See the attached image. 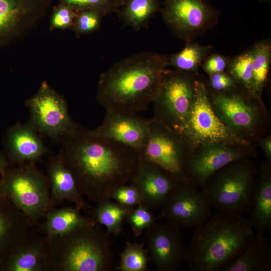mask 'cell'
<instances>
[{"mask_svg":"<svg viewBox=\"0 0 271 271\" xmlns=\"http://www.w3.org/2000/svg\"><path fill=\"white\" fill-rule=\"evenodd\" d=\"M8 229L9 225L8 222L5 217L0 211V247L6 239Z\"/></svg>","mask_w":271,"mask_h":271,"instance_id":"f35d334b","label":"cell"},{"mask_svg":"<svg viewBox=\"0 0 271 271\" xmlns=\"http://www.w3.org/2000/svg\"><path fill=\"white\" fill-rule=\"evenodd\" d=\"M252 160L244 158L232 162L206 181L201 189L212 207L232 214L250 212L257 174Z\"/></svg>","mask_w":271,"mask_h":271,"instance_id":"5b68a950","label":"cell"},{"mask_svg":"<svg viewBox=\"0 0 271 271\" xmlns=\"http://www.w3.org/2000/svg\"><path fill=\"white\" fill-rule=\"evenodd\" d=\"M144 240L157 270L175 271L186 260L187 247L177 226L156 222L144 231Z\"/></svg>","mask_w":271,"mask_h":271,"instance_id":"9a60e30c","label":"cell"},{"mask_svg":"<svg viewBox=\"0 0 271 271\" xmlns=\"http://www.w3.org/2000/svg\"><path fill=\"white\" fill-rule=\"evenodd\" d=\"M91 132L141 152L148 138V120L137 114L106 111L101 124Z\"/></svg>","mask_w":271,"mask_h":271,"instance_id":"2e32d148","label":"cell"},{"mask_svg":"<svg viewBox=\"0 0 271 271\" xmlns=\"http://www.w3.org/2000/svg\"><path fill=\"white\" fill-rule=\"evenodd\" d=\"M162 216L180 228H195L211 217L212 206L201 188L180 184L162 206Z\"/></svg>","mask_w":271,"mask_h":271,"instance_id":"5bb4252c","label":"cell"},{"mask_svg":"<svg viewBox=\"0 0 271 271\" xmlns=\"http://www.w3.org/2000/svg\"><path fill=\"white\" fill-rule=\"evenodd\" d=\"M44 0H0V46L14 35L24 20L43 9Z\"/></svg>","mask_w":271,"mask_h":271,"instance_id":"ffe728a7","label":"cell"},{"mask_svg":"<svg viewBox=\"0 0 271 271\" xmlns=\"http://www.w3.org/2000/svg\"><path fill=\"white\" fill-rule=\"evenodd\" d=\"M78 12L63 3L54 11L52 16V26L54 28H64L70 26L77 16Z\"/></svg>","mask_w":271,"mask_h":271,"instance_id":"e575fe53","label":"cell"},{"mask_svg":"<svg viewBox=\"0 0 271 271\" xmlns=\"http://www.w3.org/2000/svg\"><path fill=\"white\" fill-rule=\"evenodd\" d=\"M206 89L216 114L245 141L256 145L267 134L271 117L261 97L240 86L222 91Z\"/></svg>","mask_w":271,"mask_h":271,"instance_id":"277c9868","label":"cell"},{"mask_svg":"<svg viewBox=\"0 0 271 271\" xmlns=\"http://www.w3.org/2000/svg\"><path fill=\"white\" fill-rule=\"evenodd\" d=\"M168 58L146 51L115 63L100 77L98 103L106 111L128 114L147 110L157 93Z\"/></svg>","mask_w":271,"mask_h":271,"instance_id":"7a4b0ae2","label":"cell"},{"mask_svg":"<svg viewBox=\"0 0 271 271\" xmlns=\"http://www.w3.org/2000/svg\"><path fill=\"white\" fill-rule=\"evenodd\" d=\"M198 74L165 69L152 102L155 120L182 134L195 96Z\"/></svg>","mask_w":271,"mask_h":271,"instance_id":"ba28073f","label":"cell"},{"mask_svg":"<svg viewBox=\"0 0 271 271\" xmlns=\"http://www.w3.org/2000/svg\"><path fill=\"white\" fill-rule=\"evenodd\" d=\"M0 194L31 217L43 213L48 205L46 180L30 165L5 171L0 181Z\"/></svg>","mask_w":271,"mask_h":271,"instance_id":"7c38bea8","label":"cell"},{"mask_svg":"<svg viewBox=\"0 0 271 271\" xmlns=\"http://www.w3.org/2000/svg\"><path fill=\"white\" fill-rule=\"evenodd\" d=\"M259 1H260L261 2H270V0H259Z\"/></svg>","mask_w":271,"mask_h":271,"instance_id":"b9f144b4","label":"cell"},{"mask_svg":"<svg viewBox=\"0 0 271 271\" xmlns=\"http://www.w3.org/2000/svg\"><path fill=\"white\" fill-rule=\"evenodd\" d=\"M77 12L85 10L99 11L104 15L116 10L108 0H61Z\"/></svg>","mask_w":271,"mask_h":271,"instance_id":"836d02e7","label":"cell"},{"mask_svg":"<svg viewBox=\"0 0 271 271\" xmlns=\"http://www.w3.org/2000/svg\"><path fill=\"white\" fill-rule=\"evenodd\" d=\"M159 6L158 0H126L119 15L125 25L139 30L148 25Z\"/></svg>","mask_w":271,"mask_h":271,"instance_id":"cb8c5ba5","label":"cell"},{"mask_svg":"<svg viewBox=\"0 0 271 271\" xmlns=\"http://www.w3.org/2000/svg\"><path fill=\"white\" fill-rule=\"evenodd\" d=\"M148 262V251L144 246L126 241L120 254L118 269L121 271H147Z\"/></svg>","mask_w":271,"mask_h":271,"instance_id":"f1b7e54d","label":"cell"},{"mask_svg":"<svg viewBox=\"0 0 271 271\" xmlns=\"http://www.w3.org/2000/svg\"><path fill=\"white\" fill-rule=\"evenodd\" d=\"M226 70L238 85L252 91V56L251 49L230 59Z\"/></svg>","mask_w":271,"mask_h":271,"instance_id":"83f0119b","label":"cell"},{"mask_svg":"<svg viewBox=\"0 0 271 271\" xmlns=\"http://www.w3.org/2000/svg\"><path fill=\"white\" fill-rule=\"evenodd\" d=\"M111 199L129 210L142 203L140 192L132 183L117 187L112 192Z\"/></svg>","mask_w":271,"mask_h":271,"instance_id":"1f68e13d","label":"cell"},{"mask_svg":"<svg viewBox=\"0 0 271 271\" xmlns=\"http://www.w3.org/2000/svg\"><path fill=\"white\" fill-rule=\"evenodd\" d=\"M250 49L252 56V91L261 97L270 70V42L267 40L257 42Z\"/></svg>","mask_w":271,"mask_h":271,"instance_id":"d4e9b609","label":"cell"},{"mask_svg":"<svg viewBox=\"0 0 271 271\" xmlns=\"http://www.w3.org/2000/svg\"><path fill=\"white\" fill-rule=\"evenodd\" d=\"M230 59L219 54H213L206 58L202 64L208 76L222 72L226 69Z\"/></svg>","mask_w":271,"mask_h":271,"instance_id":"8d00e7d4","label":"cell"},{"mask_svg":"<svg viewBox=\"0 0 271 271\" xmlns=\"http://www.w3.org/2000/svg\"><path fill=\"white\" fill-rule=\"evenodd\" d=\"M104 15L93 10H85L78 12L75 20V28L79 34H86L97 30Z\"/></svg>","mask_w":271,"mask_h":271,"instance_id":"d6a6232c","label":"cell"},{"mask_svg":"<svg viewBox=\"0 0 271 271\" xmlns=\"http://www.w3.org/2000/svg\"><path fill=\"white\" fill-rule=\"evenodd\" d=\"M162 15L172 33L187 43L214 26L219 17L208 0H163Z\"/></svg>","mask_w":271,"mask_h":271,"instance_id":"30bf717a","label":"cell"},{"mask_svg":"<svg viewBox=\"0 0 271 271\" xmlns=\"http://www.w3.org/2000/svg\"><path fill=\"white\" fill-rule=\"evenodd\" d=\"M157 219L158 217L152 213L149 208L141 204L129 211L126 221L131 227L134 234L139 236L156 223Z\"/></svg>","mask_w":271,"mask_h":271,"instance_id":"4dcf8cb0","label":"cell"},{"mask_svg":"<svg viewBox=\"0 0 271 271\" xmlns=\"http://www.w3.org/2000/svg\"><path fill=\"white\" fill-rule=\"evenodd\" d=\"M131 183L139 190L142 198V204L150 209L162 207L170 194L180 184L142 158L137 173Z\"/></svg>","mask_w":271,"mask_h":271,"instance_id":"e0dca14e","label":"cell"},{"mask_svg":"<svg viewBox=\"0 0 271 271\" xmlns=\"http://www.w3.org/2000/svg\"><path fill=\"white\" fill-rule=\"evenodd\" d=\"M42 252L37 247L20 250L12 258L7 266L10 271H36L42 264Z\"/></svg>","mask_w":271,"mask_h":271,"instance_id":"f546056e","label":"cell"},{"mask_svg":"<svg viewBox=\"0 0 271 271\" xmlns=\"http://www.w3.org/2000/svg\"><path fill=\"white\" fill-rule=\"evenodd\" d=\"M194 228L186 260L192 271H220L240 254L255 234L243 215L219 211Z\"/></svg>","mask_w":271,"mask_h":271,"instance_id":"3957f363","label":"cell"},{"mask_svg":"<svg viewBox=\"0 0 271 271\" xmlns=\"http://www.w3.org/2000/svg\"><path fill=\"white\" fill-rule=\"evenodd\" d=\"M46 218L45 228L51 236L66 235L92 219L82 216L78 208L71 207L51 211Z\"/></svg>","mask_w":271,"mask_h":271,"instance_id":"603a6c76","label":"cell"},{"mask_svg":"<svg viewBox=\"0 0 271 271\" xmlns=\"http://www.w3.org/2000/svg\"><path fill=\"white\" fill-rule=\"evenodd\" d=\"M248 219L255 234H266L271 229V162L257 168L255 186Z\"/></svg>","mask_w":271,"mask_h":271,"instance_id":"ac0fdd59","label":"cell"},{"mask_svg":"<svg viewBox=\"0 0 271 271\" xmlns=\"http://www.w3.org/2000/svg\"><path fill=\"white\" fill-rule=\"evenodd\" d=\"M109 234L91 220L65 237L61 266L66 271H111L114 268Z\"/></svg>","mask_w":271,"mask_h":271,"instance_id":"8992f818","label":"cell"},{"mask_svg":"<svg viewBox=\"0 0 271 271\" xmlns=\"http://www.w3.org/2000/svg\"><path fill=\"white\" fill-rule=\"evenodd\" d=\"M98 204L93 210L94 220L104 225L109 234L119 235L130 210L111 199Z\"/></svg>","mask_w":271,"mask_h":271,"instance_id":"4316f807","label":"cell"},{"mask_svg":"<svg viewBox=\"0 0 271 271\" xmlns=\"http://www.w3.org/2000/svg\"><path fill=\"white\" fill-rule=\"evenodd\" d=\"M182 134L193 149L213 143L249 144L225 125L216 114L209 101L205 81L199 76L195 81L194 99Z\"/></svg>","mask_w":271,"mask_h":271,"instance_id":"9c48e42d","label":"cell"},{"mask_svg":"<svg viewBox=\"0 0 271 271\" xmlns=\"http://www.w3.org/2000/svg\"><path fill=\"white\" fill-rule=\"evenodd\" d=\"M30 123H17L7 133L6 149L9 156L16 162L34 161L48 152L47 147Z\"/></svg>","mask_w":271,"mask_h":271,"instance_id":"d6986e66","label":"cell"},{"mask_svg":"<svg viewBox=\"0 0 271 271\" xmlns=\"http://www.w3.org/2000/svg\"><path fill=\"white\" fill-rule=\"evenodd\" d=\"M61 141V160L81 193L98 203L110 199L117 187L130 183L142 161L140 151L79 125Z\"/></svg>","mask_w":271,"mask_h":271,"instance_id":"6da1fadb","label":"cell"},{"mask_svg":"<svg viewBox=\"0 0 271 271\" xmlns=\"http://www.w3.org/2000/svg\"><path fill=\"white\" fill-rule=\"evenodd\" d=\"M7 165V161L5 157L0 152V173L3 174Z\"/></svg>","mask_w":271,"mask_h":271,"instance_id":"ab89813d","label":"cell"},{"mask_svg":"<svg viewBox=\"0 0 271 271\" xmlns=\"http://www.w3.org/2000/svg\"><path fill=\"white\" fill-rule=\"evenodd\" d=\"M271 248L266 234L254 235L240 254L220 271H270Z\"/></svg>","mask_w":271,"mask_h":271,"instance_id":"44dd1931","label":"cell"},{"mask_svg":"<svg viewBox=\"0 0 271 271\" xmlns=\"http://www.w3.org/2000/svg\"><path fill=\"white\" fill-rule=\"evenodd\" d=\"M49 174L52 194L55 199L72 202L78 209L85 207V202L73 175L59 156L51 160Z\"/></svg>","mask_w":271,"mask_h":271,"instance_id":"7402d4cb","label":"cell"},{"mask_svg":"<svg viewBox=\"0 0 271 271\" xmlns=\"http://www.w3.org/2000/svg\"><path fill=\"white\" fill-rule=\"evenodd\" d=\"M206 87L214 91H222L234 88L238 84L226 71L209 76V79L205 81Z\"/></svg>","mask_w":271,"mask_h":271,"instance_id":"d590c367","label":"cell"},{"mask_svg":"<svg viewBox=\"0 0 271 271\" xmlns=\"http://www.w3.org/2000/svg\"><path fill=\"white\" fill-rule=\"evenodd\" d=\"M256 147L250 144L223 143L196 147L187 167L189 182L202 188L212 174L227 164L242 159L256 158Z\"/></svg>","mask_w":271,"mask_h":271,"instance_id":"4fadbf2b","label":"cell"},{"mask_svg":"<svg viewBox=\"0 0 271 271\" xmlns=\"http://www.w3.org/2000/svg\"><path fill=\"white\" fill-rule=\"evenodd\" d=\"M26 104L30 112V123L46 136L62 140L79 125L71 119L64 99L46 82Z\"/></svg>","mask_w":271,"mask_h":271,"instance_id":"8fae6325","label":"cell"},{"mask_svg":"<svg viewBox=\"0 0 271 271\" xmlns=\"http://www.w3.org/2000/svg\"><path fill=\"white\" fill-rule=\"evenodd\" d=\"M212 48L210 45L187 42L181 51L169 57L168 66L187 73L198 74L199 67Z\"/></svg>","mask_w":271,"mask_h":271,"instance_id":"484cf974","label":"cell"},{"mask_svg":"<svg viewBox=\"0 0 271 271\" xmlns=\"http://www.w3.org/2000/svg\"><path fill=\"white\" fill-rule=\"evenodd\" d=\"M112 5L115 7L116 10L118 7H121L126 0H108Z\"/></svg>","mask_w":271,"mask_h":271,"instance_id":"60d3db41","label":"cell"},{"mask_svg":"<svg viewBox=\"0 0 271 271\" xmlns=\"http://www.w3.org/2000/svg\"><path fill=\"white\" fill-rule=\"evenodd\" d=\"M143 160L155 165L176 182L188 183L187 167L193 149L181 133L152 118L148 120Z\"/></svg>","mask_w":271,"mask_h":271,"instance_id":"52a82bcc","label":"cell"},{"mask_svg":"<svg viewBox=\"0 0 271 271\" xmlns=\"http://www.w3.org/2000/svg\"><path fill=\"white\" fill-rule=\"evenodd\" d=\"M256 146L261 149L266 161L271 162V134H266L260 138L256 142Z\"/></svg>","mask_w":271,"mask_h":271,"instance_id":"74e56055","label":"cell"}]
</instances>
